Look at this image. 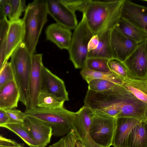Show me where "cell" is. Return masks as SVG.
<instances>
[{
    "instance_id": "obj_1",
    "label": "cell",
    "mask_w": 147,
    "mask_h": 147,
    "mask_svg": "<svg viewBox=\"0 0 147 147\" xmlns=\"http://www.w3.org/2000/svg\"><path fill=\"white\" fill-rule=\"evenodd\" d=\"M124 1L90 0L83 15L94 35L115 27L121 17Z\"/></svg>"
},
{
    "instance_id": "obj_2",
    "label": "cell",
    "mask_w": 147,
    "mask_h": 147,
    "mask_svg": "<svg viewBox=\"0 0 147 147\" xmlns=\"http://www.w3.org/2000/svg\"><path fill=\"white\" fill-rule=\"evenodd\" d=\"M46 0H35L29 3L23 18L25 34L23 42L30 54L36 52L42 28L47 21Z\"/></svg>"
},
{
    "instance_id": "obj_3",
    "label": "cell",
    "mask_w": 147,
    "mask_h": 147,
    "mask_svg": "<svg viewBox=\"0 0 147 147\" xmlns=\"http://www.w3.org/2000/svg\"><path fill=\"white\" fill-rule=\"evenodd\" d=\"M26 116L40 119L49 125L52 129L53 135L63 137L73 129L76 113L64 107L56 109H49L36 107L25 110Z\"/></svg>"
},
{
    "instance_id": "obj_4",
    "label": "cell",
    "mask_w": 147,
    "mask_h": 147,
    "mask_svg": "<svg viewBox=\"0 0 147 147\" xmlns=\"http://www.w3.org/2000/svg\"><path fill=\"white\" fill-rule=\"evenodd\" d=\"M32 55L22 42L10 57V63L20 91V101L25 106L27 103L28 83L32 67Z\"/></svg>"
},
{
    "instance_id": "obj_5",
    "label": "cell",
    "mask_w": 147,
    "mask_h": 147,
    "mask_svg": "<svg viewBox=\"0 0 147 147\" xmlns=\"http://www.w3.org/2000/svg\"><path fill=\"white\" fill-rule=\"evenodd\" d=\"M68 50L69 59L76 69H83L88 59V45L93 34L88 27L83 15L81 21L74 29Z\"/></svg>"
},
{
    "instance_id": "obj_6",
    "label": "cell",
    "mask_w": 147,
    "mask_h": 147,
    "mask_svg": "<svg viewBox=\"0 0 147 147\" xmlns=\"http://www.w3.org/2000/svg\"><path fill=\"white\" fill-rule=\"evenodd\" d=\"M116 119L94 115L89 128V133L95 143L103 147H110L112 145Z\"/></svg>"
},
{
    "instance_id": "obj_7",
    "label": "cell",
    "mask_w": 147,
    "mask_h": 147,
    "mask_svg": "<svg viewBox=\"0 0 147 147\" xmlns=\"http://www.w3.org/2000/svg\"><path fill=\"white\" fill-rule=\"evenodd\" d=\"M43 66L42 54L32 55V67L29 81L25 110L37 107L38 97L41 92L42 71Z\"/></svg>"
},
{
    "instance_id": "obj_8",
    "label": "cell",
    "mask_w": 147,
    "mask_h": 147,
    "mask_svg": "<svg viewBox=\"0 0 147 147\" xmlns=\"http://www.w3.org/2000/svg\"><path fill=\"white\" fill-rule=\"evenodd\" d=\"M129 76L138 79L146 78L147 74V40L140 42L123 62Z\"/></svg>"
},
{
    "instance_id": "obj_9",
    "label": "cell",
    "mask_w": 147,
    "mask_h": 147,
    "mask_svg": "<svg viewBox=\"0 0 147 147\" xmlns=\"http://www.w3.org/2000/svg\"><path fill=\"white\" fill-rule=\"evenodd\" d=\"M76 113L73 129L86 147H103L95 143L91 139L89 128L94 115L89 108L83 106Z\"/></svg>"
},
{
    "instance_id": "obj_10",
    "label": "cell",
    "mask_w": 147,
    "mask_h": 147,
    "mask_svg": "<svg viewBox=\"0 0 147 147\" xmlns=\"http://www.w3.org/2000/svg\"><path fill=\"white\" fill-rule=\"evenodd\" d=\"M138 43L127 37L115 27L112 29L110 44L113 59L123 62Z\"/></svg>"
},
{
    "instance_id": "obj_11",
    "label": "cell",
    "mask_w": 147,
    "mask_h": 147,
    "mask_svg": "<svg viewBox=\"0 0 147 147\" xmlns=\"http://www.w3.org/2000/svg\"><path fill=\"white\" fill-rule=\"evenodd\" d=\"M48 13L57 23L70 30L77 26L78 21L75 12L67 7L61 0H46Z\"/></svg>"
},
{
    "instance_id": "obj_12",
    "label": "cell",
    "mask_w": 147,
    "mask_h": 147,
    "mask_svg": "<svg viewBox=\"0 0 147 147\" xmlns=\"http://www.w3.org/2000/svg\"><path fill=\"white\" fill-rule=\"evenodd\" d=\"M41 91L54 94L65 101L69 100L63 81L44 65L42 71Z\"/></svg>"
},
{
    "instance_id": "obj_13",
    "label": "cell",
    "mask_w": 147,
    "mask_h": 147,
    "mask_svg": "<svg viewBox=\"0 0 147 147\" xmlns=\"http://www.w3.org/2000/svg\"><path fill=\"white\" fill-rule=\"evenodd\" d=\"M121 17L125 19L147 33V7L124 0Z\"/></svg>"
},
{
    "instance_id": "obj_14",
    "label": "cell",
    "mask_w": 147,
    "mask_h": 147,
    "mask_svg": "<svg viewBox=\"0 0 147 147\" xmlns=\"http://www.w3.org/2000/svg\"><path fill=\"white\" fill-rule=\"evenodd\" d=\"M24 123L29 128L37 147H45L53 136L52 127L38 119L26 115Z\"/></svg>"
},
{
    "instance_id": "obj_15",
    "label": "cell",
    "mask_w": 147,
    "mask_h": 147,
    "mask_svg": "<svg viewBox=\"0 0 147 147\" xmlns=\"http://www.w3.org/2000/svg\"><path fill=\"white\" fill-rule=\"evenodd\" d=\"M140 122L137 119L130 117L117 118L112 145L114 147H128L130 133L133 127Z\"/></svg>"
},
{
    "instance_id": "obj_16",
    "label": "cell",
    "mask_w": 147,
    "mask_h": 147,
    "mask_svg": "<svg viewBox=\"0 0 147 147\" xmlns=\"http://www.w3.org/2000/svg\"><path fill=\"white\" fill-rule=\"evenodd\" d=\"M72 34L71 30L57 23L49 25L45 30L47 39L54 43L61 49H68Z\"/></svg>"
},
{
    "instance_id": "obj_17",
    "label": "cell",
    "mask_w": 147,
    "mask_h": 147,
    "mask_svg": "<svg viewBox=\"0 0 147 147\" xmlns=\"http://www.w3.org/2000/svg\"><path fill=\"white\" fill-rule=\"evenodd\" d=\"M24 34V26L23 19L10 22L6 40L7 62L14 50L23 41Z\"/></svg>"
},
{
    "instance_id": "obj_18",
    "label": "cell",
    "mask_w": 147,
    "mask_h": 147,
    "mask_svg": "<svg viewBox=\"0 0 147 147\" xmlns=\"http://www.w3.org/2000/svg\"><path fill=\"white\" fill-rule=\"evenodd\" d=\"M20 97L15 80L9 82L0 89V109L6 110L17 107Z\"/></svg>"
},
{
    "instance_id": "obj_19",
    "label": "cell",
    "mask_w": 147,
    "mask_h": 147,
    "mask_svg": "<svg viewBox=\"0 0 147 147\" xmlns=\"http://www.w3.org/2000/svg\"><path fill=\"white\" fill-rule=\"evenodd\" d=\"M112 29L106 30L100 34L99 42L96 48L88 52V58H100L113 59L111 51L110 39Z\"/></svg>"
},
{
    "instance_id": "obj_20",
    "label": "cell",
    "mask_w": 147,
    "mask_h": 147,
    "mask_svg": "<svg viewBox=\"0 0 147 147\" xmlns=\"http://www.w3.org/2000/svg\"><path fill=\"white\" fill-rule=\"evenodd\" d=\"M115 27L127 37L138 43L147 40L146 32L121 17Z\"/></svg>"
},
{
    "instance_id": "obj_21",
    "label": "cell",
    "mask_w": 147,
    "mask_h": 147,
    "mask_svg": "<svg viewBox=\"0 0 147 147\" xmlns=\"http://www.w3.org/2000/svg\"><path fill=\"white\" fill-rule=\"evenodd\" d=\"M122 86L138 99L147 104V79L128 77L124 78Z\"/></svg>"
},
{
    "instance_id": "obj_22",
    "label": "cell",
    "mask_w": 147,
    "mask_h": 147,
    "mask_svg": "<svg viewBox=\"0 0 147 147\" xmlns=\"http://www.w3.org/2000/svg\"><path fill=\"white\" fill-rule=\"evenodd\" d=\"M128 147H147V121H142L134 126L129 136Z\"/></svg>"
},
{
    "instance_id": "obj_23",
    "label": "cell",
    "mask_w": 147,
    "mask_h": 147,
    "mask_svg": "<svg viewBox=\"0 0 147 147\" xmlns=\"http://www.w3.org/2000/svg\"><path fill=\"white\" fill-rule=\"evenodd\" d=\"M80 74L88 83L96 79L107 80L121 85H122L124 82V78L112 71L109 72L95 71L89 69L86 65L80 71Z\"/></svg>"
},
{
    "instance_id": "obj_24",
    "label": "cell",
    "mask_w": 147,
    "mask_h": 147,
    "mask_svg": "<svg viewBox=\"0 0 147 147\" xmlns=\"http://www.w3.org/2000/svg\"><path fill=\"white\" fill-rule=\"evenodd\" d=\"M13 132L30 147H37L29 128L25 123H8L0 126Z\"/></svg>"
},
{
    "instance_id": "obj_25",
    "label": "cell",
    "mask_w": 147,
    "mask_h": 147,
    "mask_svg": "<svg viewBox=\"0 0 147 147\" xmlns=\"http://www.w3.org/2000/svg\"><path fill=\"white\" fill-rule=\"evenodd\" d=\"M65 100L55 95L41 91L38 97L37 107L49 109H56L63 107Z\"/></svg>"
},
{
    "instance_id": "obj_26",
    "label": "cell",
    "mask_w": 147,
    "mask_h": 147,
    "mask_svg": "<svg viewBox=\"0 0 147 147\" xmlns=\"http://www.w3.org/2000/svg\"><path fill=\"white\" fill-rule=\"evenodd\" d=\"M10 22L7 17L0 21V65L5 63L6 40Z\"/></svg>"
},
{
    "instance_id": "obj_27",
    "label": "cell",
    "mask_w": 147,
    "mask_h": 147,
    "mask_svg": "<svg viewBox=\"0 0 147 147\" xmlns=\"http://www.w3.org/2000/svg\"><path fill=\"white\" fill-rule=\"evenodd\" d=\"M109 60L100 58H89L87 60L86 66L92 71L109 72L111 71L108 64Z\"/></svg>"
},
{
    "instance_id": "obj_28",
    "label": "cell",
    "mask_w": 147,
    "mask_h": 147,
    "mask_svg": "<svg viewBox=\"0 0 147 147\" xmlns=\"http://www.w3.org/2000/svg\"><path fill=\"white\" fill-rule=\"evenodd\" d=\"M11 10L8 16L10 22L18 20L22 13L25 11L27 6L26 1L23 0H11Z\"/></svg>"
},
{
    "instance_id": "obj_29",
    "label": "cell",
    "mask_w": 147,
    "mask_h": 147,
    "mask_svg": "<svg viewBox=\"0 0 147 147\" xmlns=\"http://www.w3.org/2000/svg\"><path fill=\"white\" fill-rule=\"evenodd\" d=\"M79 139L74 129L49 147H75L76 142Z\"/></svg>"
},
{
    "instance_id": "obj_30",
    "label": "cell",
    "mask_w": 147,
    "mask_h": 147,
    "mask_svg": "<svg viewBox=\"0 0 147 147\" xmlns=\"http://www.w3.org/2000/svg\"><path fill=\"white\" fill-rule=\"evenodd\" d=\"M88 84V90L96 92L107 90L113 87L116 84L107 80L99 79L92 80Z\"/></svg>"
},
{
    "instance_id": "obj_31",
    "label": "cell",
    "mask_w": 147,
    "mask_h": 147,
    "mask_svg": "<svg viewBox=\"0 0 147 147\" xmlns=\"http://www.w3.org/2000/svg\"><path fill=\"white\" fill-rule=\"evenodd\" d=\"M108 64L111 71L119 76L123 78L130 76L123 62L113 59L109 60Z\"/></svg>"
},
{
    "instance_id": "obj_32",
    "label": "cell",
    "mask_w": 147,
    "mask_h": 147,
    "mask_svg": "<svg viewBox=\"0 0 147 147\" xmlns=\"http://www.w3.org/2000/svg\"><path fill=\"white\" fill-rule=\"evenodd\" d=\"M15 80L10 62H7L0 70V89L9 82Z\"/></svg>"
},
{
    "instance_id": "obj_33",
    "label": "cell",
    "mask_w": 147,
    "mask_h": 147,
    "mask_svg": "<svg viewBox=\"0 0 147 147\" xmlns=\"http://www.w3.org/2000/svg\"><path fill=\"white\" fill-rule=\"evenodd\" d=\"M69 9L75 12L76 11H84L90 0H61Z\"/></svg>"
},
{
    "instance_id": "obj_34",
    "label": "cell",
    "mask_w": 147,
    "mask_h": 147,
    "mask_svg": "<svg viewBox=\"0 0 147 147\" xmlns=\"http://www.w3.org/2000/svg\"><path fill=\"white\" fill-rule=\"evenodd\" d=\"M5 111L9 118V123L24 122L26 115L24 112L17 109L16 108Z\"/></svg>"
},
{
    "instance_id": "obj_35",
    "label": "cell",
    "mask_w": 147,
    "mask_h": 147,
    "mask_svg": "<svg viewBox=\"0 0 147 147\" xmlns=\"http://www.w3.org/2000/svg\"><path fill=\"white\" fill-rule=\"evenodd\" d=\"M11 10V0L0 1V21L9 16Z\"/></svg>"
},
{
    "instance_id": "obj_36",
    "label": "cell",
    "mask_w": 147,
    "mask_h": 147,
    "mask_svg": "<svg viewBox=\"0 0 147 147\" xmlns=\"http://www.w3.org/2000/svg\"><path fill=\"white\" fill-rule=\"evenodd\" d=\"M0 147H28L18 143L15 140L7 138L1 135L0 136Z\"/></svg>"
},
{
    "instance_id": "obj_37",
    "label": "cell",
    "mask_w": 147,
    "mask_h": 147,
    "mask_svg": "<svg viewBox=\"0 0 147 147\" xmlns=\"http://www.w3.org/2000/svg\"><path fill=\"white\" fill-rule=\"evenodd\" d=\"M99 42V37L98 35H94L90 39L88 45V52L96 48Z\"/></svg>"
},
{
    "instance_id": "obj_38",
    "label": "cell",
    "mask_w": 147,
    "mask_h": 147,
    "mask_svg": "<svg viewBox=\"0 0 147 147\" xmlns=\"http://www.w3.org/2000/svg\"><path fill=\"white\" fill-rule=\"evenodd\" d=\"M9 117L5 110L0 109V126L9 123Z\"/></svg>"
},
{
    "instance_id": "obj_39",
    "label": "cell",
    "mask_w": 147,
    "mask_h": 147,
    "mask_svg": "<svg viewBox=\"0 0 147 147\" xmlns=\"http://www.w3.org/2000/svg\"><path fill=\"white\" fill-rule=\"evenodd\" d=\"M75 147H86L82 141L79 139L76 142Z\"/></svg>"
},
{
    "instance_id": "obj_40",
    "label": "cell",
    "mask_w": 147,
    "mask_h": 147,
    "mask_svg": "<svg viewBox=\"0 0 147 147\" xmlns=\"http://www.w3.org/2000/svg\"><path fill=\"white\" fill-rule=\"evenodd\" d=\"M145 120L147 121V107L146 108L145 114Z\"/></svg>"
},
{
    "instance_id": "obj_41",
    "label": "cell",
    "mask_w": 147,
    "mask_h": 147,
    "mask_svg": "<svg viewBox=\"0 0 147 147\" xmlns=\"http://www.w3.org/2000/svg\"><path fill=\"white\" fill-rule=\"evenodd\" d=\"M143 1H147V0H143Z\"/></svg>"
},
{
    "instance_id": "obj_42",
    "label": "cell",
    "mask_w": 147,
    "mask_h": 147,
    "mask_svg": "<svg viewBox=\"0 0 147 147\" xmlns=\"http://www.w3.org/2000/svg\"><path fill=\"white\" fill-rule=\"evenodd\" d=\"M146 78L147 79V75H146Z\"/></svg>"
}]
</instances>
